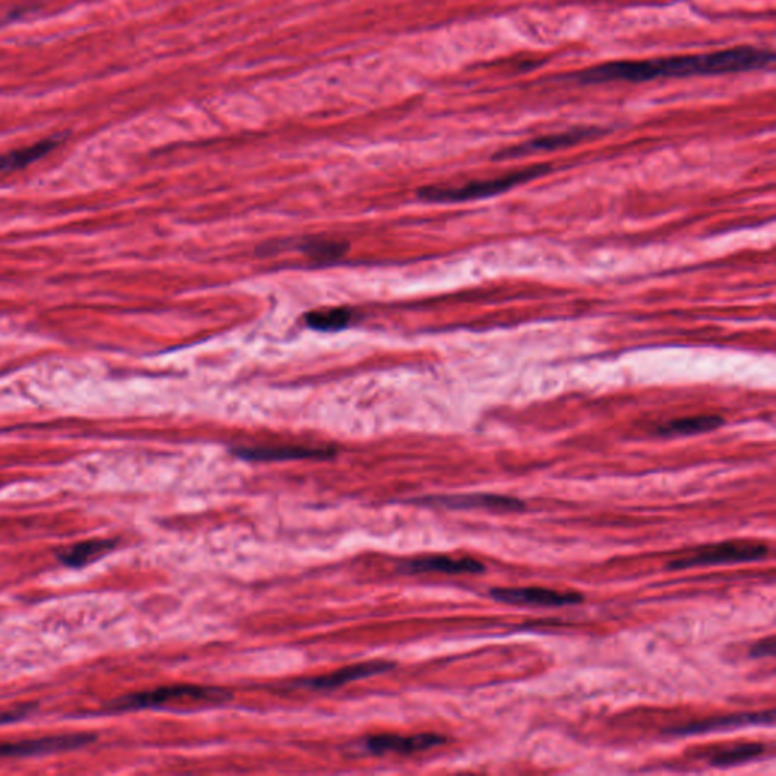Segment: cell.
<instances>
[{
	"label": "cell",
	"mask_w": 776,
	"mask_h": 776,
	"mask_svg": "<svg viewBox=\"0 0 776 776\" xmlns=\"http://www.w3.org/2000/svg\"><path fill=\"white\" fill-rule=\"evenodd\" d=\"M771 50L752 46L732 47L719 53L683 55L645 61H614L589 67L572 74L578 84L604 82H648L672 78L720 77L766 70L774 65Z\"/></svg>",
	"instance_id": "6da1fadb"
},
{
	"label": "cell",
	"mask_w": 776,
	"mask_h": 776,
	"mask_svg": "<svg viewBox=\"0 0 776 776\" xmlns=\"http://www.w3.org/2000/svg\"><path fill=\"white\" fill-rule=\"evenodd\" d=\"M551 171H553V167L549 164H537L533 165V167L522 169V171L507 173L506 176H500V178L472 181V183L459 185V187H436V185L424 187L420 188L417 196L427 200V202L435 204H456L488 199L513 190L520 184L542 178Z\"/></svg>",
	"instance_id": "7a4b0ae2"
},
{
	"label": "cell",
	"mask_w": 776,
	"mask_h": 776,
	"mask_svg": "<svg viewBox=\"0 0 776 776\" xmlns=\"http://www.w3.org/2000/svg\"><path fill=\"white\" fill-rule=\"evenodd\" d=\"M228 697H231L230 693L222 691V688L195 684H173L119 697L109 704V708L114 711L144 710V708L164 707V705L178 703H220Z\"/></svg>",
	"instance_id": "3957f363"
},
{
	"label": "cell",
	"mask_w": 776,
	"mask_h": 776,
	"mask_svg": "<svg viewBox=\"0 0 776 776\" xmlns=\"http://www.w3.org/2000/svg\"><path fill=\"white\" fill-rule=\"evenodd\" d=\"M769 554V547L762 543L725 542L703 547L688 557L677 558L669 565L672 570H685L691 567L737 565V563L762 561Z\"/></svg>",
	"instance_id": "277c9868"
},
{
	"label": "cell",
	"mask_w": 776,
	"mask_h": 776,
	"mask_svg": "<svg viewBox=\"0 0 776 776\" xmlns=\"http://www.w3.org/2000/svg\"><path fill=\"white\" fill-rule=\"evenodd\" d=\"M602 134L604 131L598 128H575L566 132L549 134V136L538 137V139L525 141V143L502 149V151L495 153L494 160H516L537 152L558 151V149L570 148V146L581 143V141L602 136Z\"/></svg>",
	"instance_id": "5b68a950"
},
{
	"label": "cell",
	"mask_w": 776,
	"mask_h": 776,
	"mask_svg": "<svg viewBox=\"0 0 776 776\" xmlns=\"http://www.w3.org/2000/svg\"><path fill=\"white\" fill-rule=\"evenodd\" d=\"M490 597L495 601L519 606H554L577 605L584 601L579 593H561L543 587H499L491 589Z\"/></svg>",
	"instance_id": "8992f818"
},
{
	"label": "cell",
	"mask_w": 776,
	"mask_h": 776,
	"mask_svg": "<svg viewBox=\"0 0 776 776\" xmlns=\"http://www.w3.org/2000/svg\"><path fill=\"white\" fill-rule=\"evenodd\" d=\"M94 740H96V736L80 732V734L43 737V739L25 740V742L0 743V758H7V756H37L80 750L85 744L93 743Z\"/></svg>",
	"instance_id": "52a82bcc"
},
{
	"label": "cell",
	"mask_w": 776,
	"mask_h": 776,
	"mask_svg": "<svg viewBox=\"0 0 776 776\" xmlns=\"http://www.w3.org/2000/svg\"><path fill=\"white\" fill-rule=\"evenodd\" d=\"M774 719V711L742 713V715L713 717V719L700 720V722L683 725V727L673 728L669 734L700 736L743 730L746 727H766V725L772 727Z\"/></svg>",
	"instance_id": "ba28073f"
},
{
	"label": "cell",
	"mask_w": 776,
	"mask_h": 776,
	"mask_svg": "<svg viewBox=\"0 0 776 776\" xmlns=\"http://www.w3.org/2000/svg\"><path fill=\"white\" fill-rule=\"evenodd\" d=\"M424 502L451 508V510H487L495 513H518L525 508L523 500L490 494L435 496V498L424 499Z\"/></svg>",
	"instance_id": "9c48e42d"
},
{
	"label": "cell",
	"mask_w": 776,
	"mask_h": 776,
	"mask_svg": "<svg viewBox=\"0 0 776 776\" xmlns=\"http://www.w3.org/2000/svg\"><path fill=\"white\" fill-rule=\"evenodd\" d=\"M447 743L443 736L425 732V734L399 736V734H378L366 740V750L370 754H415V752L428 751L431 748Z\"/></svg>",
	"instance_id": "30bf717a"
},
{
	"label": "cell",
	"mask_w": 776,
	"mask_h": 776,
	"mask_svg": "<svg viewBox=\"0 0 776 776\" xmlns=\"http://www.w3.org/2000/svg\"><path fill=\"white\" fill-rule=\"evenodd\" d=\"M393 668H395V664L390 663V661H366V663L338 669V671L328 673V675L311 677V680L302 681L301 685H305L309 688H317V691H328V688H337L341 687V685L354 683V681H360L362 677L380 675V673L392 671Z\"/></svg>",
	"instance_id": "8fae6325"
},
{
	"label": "cell",
	"mask_w": 776,
	"mask_h": 776,
	"mask_svg": "<svg viewBox=\"0 0 776 776\" xmlns=\"http://www.w3.org/2000/svg\"><path fill=\"white\" fill-rule=\"evenodd\" d=\"M234 455L246 461L328 460L336 455V451L303 447L239 448Z\"/></svg>",
	"instance_id": "7c38bea8"
},
{
	"label": "cell",
	"mask_w": 776,
	"mask_h": 776,
	"mask_svg": "<svg viewBox=\"0 0 776 776\" xmlns=\"http://www.w3.org/2000/svg\"><path fill=\"white\" fill-rule=\"evenodd\" d=\"M401 570L408 574L478 575L486 572V567L474 558H452L439 555V557L409 559L401 566Z\"/></svg>",
	"instance_id": "4fadbf2b"
},
{
	"label": "cell",
	"mask_w": 776,
	"mask_h": 776,
	"mask_svg": "<svg viewBox=\"0 0 776 776\" xmlns=\"http://www.w3.org/2000/svg\"><path fill=\"white\" fill-rule=\"evenodd\" d=\"M116 546L117 540L114 538L85 540V542L66 547V549L61 551L60 555H58V558H60L62 565L67 567L81 569V567L92 565L96 559L112 553Z\"/></svg>",
	"instance_id": "5bb4252c"
},
{
	"label": "cell",
	"mask_w": 776,
	"mask_h": 776,
	"mask_svg": "<svg viewBox=\"0 0 776 776\" xmlns=\"http://www.w3.org/2000/svg\"><path fill=\"white\" fill-rule=\"evenodd\" d=\"M723 417L716 415H703L675 419L668 424L660 425L656 429V435L661 437H691L705 435L723 427Z\"/></svg>",
	"instance_id": "9a60e30c"
},
{
	"label": "cell",
	"mask_w": 776,
	"mask_h": 776,
	"mask_svg": "<svg viewBox=\"0 0 776 776\" xmlns=\"http://www.w3.org/2000/svg\"><path fill=\"white\" fill-rule=\"evenodd\" d=\"M58 143H60V141L49 139L30 146V148L19 149V151L0 155V175L19 171V169L27 167V165L35 163V161L42 160L47 153L54 151Z\"/></svg>",
	"instance_id": "2e32d148"
},
{
	"label": "cell",
	"mask_w": 776,
	"mask_h": 776,
	"mask_svg": "<svg viewBox=\"0 0 776 776\" xmlns=\"http://www.w3.org/2000/svg\"><path fill=\"white\" fill-rule=\"evenodd\" d=\"M354 317L356 314L352 310L346 309V306H336V309L311 311L306 314L305 322L311 329L321 331V333H337V331L348 328Z\"/></svg>",
	"instance_id": "e0dca14e"
},
{
	"label": "cell",
	"mask_w": 776,
	"mask_h": 776,
	"mask_svg": "<svg viewBox=\"0 0 776 776\" xmlns=\"http://www.w3.org/2000/svg\"><path fill=\"white\" fill-rule=\"evenodd\" d=\"M763 752L764 746L762 743L736 744V746L719 751L717 754L713 755L710 758V766L720 767V769H725V767L739 766V764L752 762V760L758 758Z\"/></svg>",
	"instance_id": "ac0fdd59"
},
{
	"label": "cell",
	"mask_w": 776,
	"mask_h": 776,
	"mask_svg": "<svg viewBox=\"0 0 776 776\" xmlns=\"http://www.w3.org/2000/svg\"><path fill=\"white\" fill-rule=\"evenodd\" d=\"M299 252L305 254L311 259L316 262H334L341 258L348 251V243L336 242V240L311 239L299 243L297 246Z\"/></svg>",
	"instance_id": "d6986e66"
},
{
	"label": "cell",
	"mask_w": 776,
	"mask_h": 776,
	"mask_svg": "<svg viewBox=\"0 0 776 776\" xmlns=\"http://www.w3.org/2000/svg\"><path fill=\"white\" fill-rule=\"evenodd\" d=\"M34 710V705H21V707L10 708V710H0V725L19 722Z\"/></svg>",
	"instance_id": "ffe728a7"
},
{
	"label": "cell",
	"mask_w": 776,
	"mask_h": 776,
	"mask_svg": "<svg viewBox=\"0 0 776 776\" xmlns=\"http://www.w3.org/2000/svg\"><path fill=\"white\" fill-rule=\"evenodd\" d=\"M750 656L752 658H764L775 656V644L774 640L760 641L754 648L751 649Z\"/></svg>",
	"instance_id": "44dd1931"
}]
</instances>
